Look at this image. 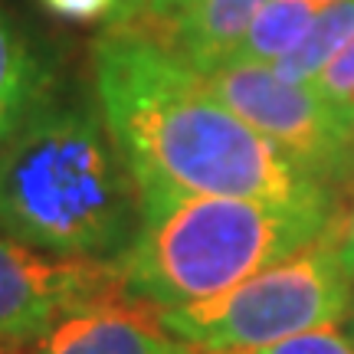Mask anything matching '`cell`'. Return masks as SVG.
I'll return each instance as SVG.
<instances>
[{"label": "cell", "instance_id": "cell-6", "mask_svg": "<svg viewBox=\"0 0 354 354\" xmlns=\"http://www.w3.org/2000/svg\"><path fill=\"white\" fill-rule=\"evenodd\" d=\"M125 299L112 259H63L0 236V342L30 344L69 312Z\"/></svg>", "mask_w": 354, "mask_h": 354}, {"label": "cell", "instance_id": "cell-11", "mask_svg": "<svg viewBox=\"0 0 354 354\" xmlns=\"http://www.w3.org/2000/svg\"><path fill=\"white\" fill-rule=\"evenodd\" d=\"M354 37V0H338V3H325L318 17L312 20L308 33L302 37V43L279 59L276 69L282 79L299 82V86H312L318 79V73L348 46V39Z\"/></svg>", "mask_w": 354, "mask_h": 354}, {"label": "cell", "instance_id": "cell-12", "mask_svg": "<svg viewBox=\"0 0 354 354\" xmlns=\"http://www.w3.org/2000/svg\"><path fill=\"white\" fill-rule=\"evenodd\" d=\"M312 86H315L331 105H338L344 115L354 118V37L348 39V46L318 73V79Z\"/></svg>", "mask_w": 354, "mask_h": 354}, {"label": "cell", "instance_id": "cell-16", "mask_svg": "<svg viewBox=\"0 0 354 354\" xmlns=\"http://www.w3.org/2000/svg\"><path fill=\"white\" fill-rule=\"evenodd\" d=\"M328 236L335 243L338 256L344 259V266L354 272V203L344 210V214H335L328 223Z\"/></svg>", "mask_w": 354, "mask_h": 354}, {"label": "cell", "instance_id": "cell-7", "mask_svg": "<svg viewBox=\"0 0 354 354\" xmlns=\"http://www.w3.org/2000/svg\"><path fill=\"white\" fill-rule=\"evenodd\" d=\"M20 354H194V348L167 335L154 305L125 295L69 312Z\"/></svg>", "mask_w": 354, "mask_h": 354}, {"label": "cell", "instance_id": "cell-18", "mask_svg": "<svg viewBox=\"0 0 354 354\" xmlns=\"http://www.w3.org/2000/svg\"><path fill=\"white\" fill-rule=\"evenodd\" d=\"M10 348H20V344H7V342H0V354H10Z\"/></svg>", "mask_w": 354, "mask_h": 354}, {"label": "cell", "instance_id": "cell-4", "mask_svg": "<svg viewBox=\"0 0 354 354\" xmlns=\"http://www.w3.org/2000/svg\"><path fill=\"white\" fill-rule=\"evenodd\" d=\"M354 272L328 230L305 250L246 279L233 292L184 308H158L171 338L201 354L259 351L305 331L344 322Z\"/></svg>", "mask_w": 354, "mask_h": 354}, {"label": "cell", "instance_id": "cell-1", "mask_svg": "<svg viewBox=\"0 0 354 354\" xmlns=\"http://www.w3.org/2000/svg\"><path fill=\"white\" fill-rule=\"evenodd\" d=\"M95 99L141 201L250 197L331 203L318 180L216 95L207 76L161 43L109 30L92 50Z\"/></svg>", "mask_w": 354, "mask_h": 354}, {"label": "cell", "instance_id": "cell-15", "mask_svg": "<svg viewBox=\"0 0 354 354\" xmlns=\"http://www.w3.org/2000/svg\"><path fill=\"white\" fill-rule=\"evenodd\" d=\"M43 7L73 24H99V20H118L125 10V0H39Z\"/></svg>", "mask_w": 354, "mask_h": 354}, {"label": "cell", "instance_id": "cell-8", "mask_svg": "<svg viewBox=\"0 0 354 354\" xmlns=\"http://www.w3.org/2000/svg\"><path fill=\"white\" fill-rule=\"evenodd\" d=\"M263 3L266 0H194L174 20L141 37L161 43L165 50L194 66L201 76H210L220 66H227L253 17L263 10Z\"/></svg>", "mask_w": 354, "mask_h": 354}, {"label": "cell", "instance_id": "cell-17", "mask_svg": "<svg viewBox=\"0 0 354 354\" xmlns=\"http://www.w3.org/2000/svg\"><path fill=\"white\" fill-rule=\"evenodd\" d=\"M344 335L354 342V279H351V302H348V315H344Z\"/></svg>", "mask_w": 354, "mask_h": 354}, {"label": "cell", "instance_id": "cell-10", "mask_svg": "<svg viewBox=\"0 0 354 354\" xmlns=\"http://www.w3.org/2000/svg\"><path fill=\"white\" fill-rule=\"evenodd\" d=\"M318 10V0H266L227 66H276L302 43Z\"/></svg>", "mask_w": 354, "mask_h": 354}, {"label": "cell", "instance_id": "cell-14", "mask_svg": "<svg viewBox=\"0 0 354 354\" xmlns=\"http://www.w3.org/2000/svg\"><path fill=\"white\" fill-rule=\"evenodd\" d=\"M194 0H125L122 17L112 24V30H131V33H148L154 26H165L180 10H187Z\"/></svg>", "mask_w": 354, "mask_h": 354}, {"label": "cell", "instance_id": "cell-13", "mask_svg": "<svg viewBox=\"0 0 354 354\" xmlns=\"http://www.w3.org/2000/svg\"><path fill=\"white\" fill-rule=\"evenodd\" d=\"M194 354H201V351H194ZM227 354H354V342L344 331H338L331 325V328L305 331V335L286 338V342L259 348V351H227Z\"/></svg>", "mask_w": 354, "mask_h": 354}, {"label": "cell", "instance_id": "cell-3", "mask_svg": "<svg viewBox=\"0 0 354 354\" xmlns=\"http://www.w3.org/2000/svg\"><path fill=\"white\" fill-rule=\"evenodd\" d=\"M331 203L250 197L141 201L135 240L112 263L128 299L154 308L210 302L305 250L328 230Z\"/></svg>", "mask_w": 354, "mask_h": 354}, {"label": "cell", "instance_id": "cell-2", "mask_svg": "<svg viewBox=\"0 0 354 354\" xmlns=\"http://www.w3.org/2000/svg\"><path fill=\"white\" fill-rule=\"evenodd\" d=\"M141 194L99 109L53 92L0 145V236L63 259H115Z\"/></svg>", "mask_w": 354, "mask_h": 354}, {"label": "cell", "instance_id": "cell-5", "mask_svg": "<svg viewBox=\"0 0 354 354\" xmlns=\"http://www.w3.org/2000/svg\"><path fill=\"white\" fill-rule=\"evenodd\" d=\"M207 82L246 125L325 190L354 171V118L315 86L289 82L272 66H223Z\"/></svg>", "mask_w": 354, "mask_h": 354}, {"label": "cell", "instance_id": "cell-19", "mask_svg": "<svg viewBox=\"0 0 354 354\" xmlns=\"http://www.w3.org/2000/svg\"><path fill=\"white\" fill-rule=\"evenodd\" d=\"M318 3H322V7H325V3H338V0H318Z\"/></svg>", "mask_w": 354, "mask_h": 354}, {"label": "cell", "instance_id": "cell-9", "mask_svg": "<svg viewBox=\"0 0 354 354\" xmlns=\"http://www.w3.org/2000/svg\"><path fill=\"white\" fill-rule=\"evenodd\" d=\"M56 92V69L39 39L0 3V145Z\"/></svg>", "mask_w": 354, "mask_h": 354}]
</instances>
